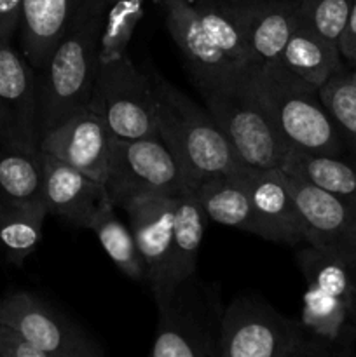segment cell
I'll list each match as a JSON object with an SVG mask.
<instances>
[{
  "mask_svg": "<svg viewBox=\"0 0 356 357\" xmlns=\"http://www.w3.org/2000/svg\"><path fill=\"white\" fill-rule=\"evenodd\" d=\"M334 349L265 300L239 296L223 310L222 357H330Z\"/></svg>",
  "mask_w": 356,
  "mask_h": 357,
  "instance_id": "cell-5",
  "label": "cell"
},
{
  "mask_svg": "<svg viewBox=\"0 0 356 357\" xmlns=\"http://www.w3.org/2000/svg\"><path fill=\"white\" fill-rule=\"evenodd\" d=\"M355 0H299V20L337 44Z\"/></svg>",
  "mask_w": 356,
  "mask_h": 357,
  "instance_id": "cell-31",
  "label": "cell"
},
{
  "mask_svg": "<svg viewBox=\"0 0 356 357\" xmlns=\"http://www.w3.org/2000/svg\"><path fill=\"white\" fill-rule=\"evenodd\" d=\"M320 96L341 129L349 157L356 162V87L349 75V68L327 80L320 87Z\"/></svg>",
  "mask_w": 356,
  "mask_h": 357,
  "instance_id": "cell-29",
  "label": "cell"
},
{
  "mask_svg": "<svg viewBox=\"0 0 356 357\" xmlns=\"http://www.w3.org/2000/svg\"><path fill=\"white\" fill-rule=\"evenodd\" d=\"M175 204L170 195H143L122 206L145 265V282L152 295L164 291L173 244Z\"/></svg>",
  "mask_w": 356,
  "mask_h": 357,
  "instance_id": "cell-13",
  "label": "cell"
},
{
  "mask_svg": "<svg viewBox=\"0 0 356 357\" xmlns=\"http://www.w3.org/2000/svg\"><path fill=\"white\" fill-rule=\"evenodd\" d=\"M145 0H114L107 7L100 40V61L121 58L128 54V44L133 31L143 16Z\"/></svg>",
  "mask_w": 356,
  "mask_h": 357,
  "instance_id": "cell-30",
  "label": "cell"
},
{
  "mask_svg": "<svg viewBox=\"0 0 356 357\" xmlns=\"http://www.w3.org/2000/svg\"><path fill=\"white\" fill-rule=\"evenodd\" d=\"M47 215L45 204L0 201V253L7 261L23 265L24 258L37 250Z\"/></svg>",
  "mask_w": 356,
  "mask_h": 357,
  "instance_id": "cell-25",
  "label": "cell"
},
{
  "mask_svg": "<svg viewBox=\"0 0 356 357\" xmlns=\"http://www.w3.org/2000/svg\"><path fill=\"white\" fill-rule=\"evenodd\" d=\"M234 10L243 23L253 70L278 63L290 35L299 24V0H279Z\"/></svg>",
  "mask_w": 356,
  "mask_h": 357,
  "instance_id": "cell-17",
  "label": "cell"
},
{
  "mask_svg": "<svg viewBox=\"0 0 356 357\" xmlns=\"http://www.w3.org/2000/svg\"><path fill=\"white\" fill-rule=\"evenodd\" d=\"M339 51H341L342 59L349 68H356V0L349 13L348 23L339 37Z\"/></svg>",
  "mask_w": 356,
  "mask_h": 357,
  "instance_id": "cell-34",
  "label": "cell"
},
{
  "mask_svg": "<svg viewBox=\"0 0 356 357\" xmlns=\"http://www.w3.org/2000/svg\"><path fill=\"white\" fill-rule=\"evenodd\" d=\"M281 171L318 185L356 213V162L351 157L316 155L290 149Z\"/></svg>",
  "mask_w": 356,
  "mask_h": 357,
  "instance_id": "cell-24",
  "label": "cell"
},
{
  "mask_svg": "<svg viewBox=\"0 0 356 357\" xmlns=\"http://www.w3.org/2000/svg\"><path fill=\"white\" fill-rule=\"evenodd\" d=\"M300 321L316 337L327 342L335 354H348L356 330V317L344 300L325 293L313 284H306L302 296Z\"/></svg>",
  "mask_w": 356,
  "mask_h": 357,
  "instance_id": "cell-23",
  "label": "cell"
},
{
  "mask_svg": "<svg viewBox=\"0 0 356 357\" xmlns=\"http://www.w3.org/2000/svg\"><path fill=\"white\" fill-rule=\"evenodd\" d=\"M166 26L184 54L201 94L243 79L246 73L230 61L202 28L194 3L188 0H161Z\"/></svg>",
  "mask_w": 356,
  "mask_h": 357,
  "instance_id": "cell-10",
  "label": "cell"
},
{
  "mask_svg": "<svg viewBox=\"0 0 356 357\" xmlns=\"http://www.w3.org/2000/svg\"><path fill=\"white\" fill-rule=\"evenodd\" d=\"M105 2H107V6H110V3L114 2V0H105Z\"/></svg>",
  "mask_w": 356,
  "mask_h": 357,
  "instance_id": "cell-39",
  "label": "cell"
},
{
  "mask_svg": "<svg viewBox=\"0 0 356 357\" xmlns=\"http://www.w3.org/2000/svg\"><path fill=\"white\" fill-rule=\"evenodd\" d=\"M114 208L115 206L110 201H105L94 213L87 229L93 230L105 253L122 274L133 281L145 282V265L140 257L131 229L117 218Z\"/></svg>",
  "mask_w": 356,
  "mask_h": 357,
  "instance_id": "cell-26",
  "label": "cell"
},
{
  "mask_svg": "<svg viewBox=\"0 0 356 357\" xmlns=\"http://www.w3.org/2000/svg\"><path fill=\"white\" fill-rule=\"evenodd\" d=\"M250 73L202 94L205 107L246 166L283 169L290 146L255 93Z\"/></svg>",
  "mask_w": 356,
  "mask_h": 357,
  "instance_id": "cell-6",
  "label": "cell"
},
{
  "mask_svg": "<svg viewBox=\"0 0 356 357\" xmlns=\"http://www.w3.org/2000/svg\"><path fill=\"white\" fill-rule=\"evenodd\" d=\"M253 209L265 230V241L299 246L306 244V229L281 169H250L244 173Z\"/></svg>",
  "mask_w": 356,
  "mask_h": 357,
  "instance_id": "cell-15",
  "label": "cell"
},
{
  "mask_svg": "<svg viewBox=\"0 0 356 357\" xmlns=\"http://www.w3.org/2000/svg\"><path fill=\"white\" fill-rule=\"evenodd\" d=\"M23 0H0V40H13L21 24Z\"/></svg>",
  "mask_w": 356,
  "mask_h": 357,
  "instance_id": "cell-33",
  "label": "cell"
},
{
  "mask_svg": "<svg viewBox=\"0 0 356 357\" xmlns=\"http://www.w3.org/2000/svg\"><path fill=\"white\" fill-rule=\"evenodd\" d=\"M353 312H355V317H356V300H355V309H353Z\"/></svg>",
  "mask_w": 356,
  "mask_h": 357,
  "instance_id": "cell-40",
  "label": "cell"
},
{
  "mask_svg": "<svg viewBox=\"0 0 356 357\" xmlns=\"http://www.w3.org/2000/svg\"><path fill=\"white\" fill-rule=\"evenodd\" d=\"M107 197L115 208L143 195L178 197L192 190L187 176L161 138L126 139L114 136L107 176Z\"/></svg>",
  "mask_w": 356,
  "mask_h": 357,
  "instance_id": "cell-7",
  "label": "cell"
},
{
  "mask_svg": "<svg viewBox=\"0 0 356 357\" xmlns=\"http://www.w3.org/2000/svg\"><path fill=\"white\" fill-rule=\"evenodd\" d=\"M348 68H349V66H348ZM349 75H351L353 84H355V87H356V68H349Z\"/></svg>",
  "mask_w": 356,
  "mask_h": 357,
  "instance_id": "cell-37",
  "label": "cell"
},
{
  "mask_svg": "<svg viewBox=\"0 0 356 357\" xmlns=\"http://www.w3.org/2000/svg\"><path fill=\"white\" fill-rule=\"evenodd\" d=\"M2 323L13 326L47 357H103L105 349L72 319L30 291L2 300Z\"/></svg>",
  "mask_w": 356,
  "mask_h": 357,
  "instance_id": "cell-9",
  "label": "cell"
},
{
  "mask_svg": "<svg viewBox=\"0 0 356 357\" xmlns=\"http://www.w3.org/2000/svg\"><path fill=\"white\" fill-rule=\"evenodd\" d=\"M349 271H351V275H353V282H355V288H356V261L355 264L349 265Z\"/></svg>",
  "mask_w": 356,
  "mask_h": 357,
  "instance_id": "cell-36",
  "label": "cell"
},
{
  "mask_svg": "<svg viewBox=\"0 0 356 357\" xmlns=\"http://www.w3.org/2000/svg\"><path fill=\"white\" fill-rule=\"evenodd\" d=\"M89 108L117 138H159L154 84L128 54L100 61Z\"/></svg>",
  "mask_w": 356,
  "mask_h": 357,
  "instance_id": "cell-8",
  "label": "cell"
},
{
  "mask_svg": "<svg viewBox=\"0 0 356 357\" xmlns=\"http://www.w3.org/2000/svg\"><path fill=\"white\" fill-rule=\"evenodd\" d=\"M154 300L159 319L150 356L222 357L225 307L215 286L205 284L194 274L154 295Z\"/></svg>",
  "mask_w": 356,
  "mask_h": 357,
  "instance_id": "cell-4",
  "label": "cell"
},
{
  "mask_svg": "<svg viewBox=\"0 0 356 357\" xmlns=\"http://www.w3.org/2000/svg\"><path fill=\"white\" fill-rule=\"evenodd\" d=\"M290 190L306 229V244L341 258L348 267L356 261V213L311 181L286 174Z\"/></svg>",
  "mask_w": 356,
  "mask_h": 357,
  "instance_id": "cell-11",
  "label": "cell"
},
{
  "mask_svg": "<svg viewBox=\"0 0 356 357\" xmlns=\"http://www.w3.org/2000/svg\"><path fill=\"white\" fill-rule=\"evenodd\" d=\"M44 155V204L49 215H58L75 227L87 229L94 213L108 201L103 183L70 164Z\"/></svg>",
  "mask_w": 356,
  "mask_h": 357,
  "instance_id": "cell-16",
  "label": "cell"
},
{
  "mask_svg": "<svg viewBox=\"0 0 356 357\" xmlns=\"http://www.w3.org/2000/svg\"><path fill=\"white\" fill-rule=\"evenodd\" d=\"M201 2L215 3V6H222V7H230V9H248V7L262 6V3L279 2V0H201Z\"/></svg>",
  "mask_w": 356,
  "mask_h": 357,
  "instance_id": "cell-35",
  "label": "cell"
},
{
  "mask_svg": "<svg viewBox=\"0 0 356 357\" xmlns=\"http://www.w3.org/2000/svg\"><path fill=\"white\" fill-rule=\"evenodd\" d=\"M192 3H194L195 10H198L202 28L208 33V37L212 38L213 44L230 61L236 63L241 70L253 72L239 14L234 9H229V7L215 6V3L201 2V0H195Z\"/></svg>",
  "mask_w": 356,
  "mask_h": 357,
  "instance_id": "cell-27",
  "label": "cell"
},
{
  "mask_svg": "<svg viewBox=\"0 0 356 357\" xmlns=\"http://www.w3.org/2000/svg\"><path fill=\"white\" fill-rule=\"evenodd\" d=\"M206 223H208V216H206L195 192L188 190L178 195L177 204H175L173 244H171L170 267H168L164 291L195 274L199 248H201L202 237H205Z\"/></svg>",
  "mask_w": 356,
  "mask_h": 357,
  "instance_id": "cell-22",
  "label": "cell"
},
{
  "mask_svg": "<svg viewBox=\"0 0 356 357\" xmlns=\"http://www.w3.org/2000/svg\"><path fill=\"white\" fill-rule=\"evenodd\" d=\"M0 357H47L13 326L0 324Z\"/></svg>",
  "mask_w": 356,
  "mask_h": 357,
  "instance_id": "cell-32",
  "label": "cell"
},
{
  "mask_svg": "<svg viewBox=\"0 0 356 357\" xmlns=\"http://www.w3.org/2000/svg\"><path fill=\"white\" fill-rule=\"evenodd\" d=\"M188 2H194V0H188Z\"/></svg>",
  "mask_w": 356,
  "mask_h": 357,
  "instance_id": "cell-41",
  "label": "cell"
},
{
  "mask_svg": "<svg viewBox=\"0 0 356 357\" xmlns=\"http://www.w3.org/2000/svg\"><path fill=\"white\" fill-rule=\"evenodd\" d=\"M157 108V132L187 176L192 190L206 178L243 174L250 166L241 160L212 117L156 72H150Z\"/></svg>",
  "mask_w": 356,
  "mask_h": 357,
  "instance_id": "cell-2",
  "label": "cell"
},
{
  "mask_svg": "<svg viewBox=\"0 0 356 357\" xmlns=\"http://www.w3.org/2000/svg\"><path fill=\"white\" fill-rule=\"evenodd\" d=\"M0 135L38 145L37 73L13 40H0Z\"/></svg>",
  "mask_w": 356,
  "mask_h": 357,
  "instance_id": "cell-14",
  "label": "cell"
},
{
  "mask_svg": "<svg viewBox=\"0 0 356 357\" xmlns=\"http://www.w3.org/2000/svg\"><path fill=\"white\" fill-rule=\"evenodd\" d=\"M44 155L38 145L0 135V201L44 204Z\"/></svg>",
  "mask_w": 356,
  "mask_h": 357,
  "instance_id": "cell-20",
  "label": "cell"
},
{
  "mask_svg": "<svg viewBox=\"0 0 356 357\" xmlns=\"http://www.w3.org/2000/svg\"><path fill=\"white\" fill-rule=\"evenodd\" d=\"M299 265L306 284L316 286L328 295L344 300L351 305V309H355L356 288L346 261L318 248L304 244L299 253Z\"/></svg>",
  "mask_w": 356,
  "mask_h": 357,
  "instance_id": "cell-28",
  "label": "cell"
},
{
  "mask_svg": "<svg viewBox=\"0 0 356 357\" xmlns=\"http://www.w3.org/2000/svg\"><path fill=\"white\" fill-rule=\"evenodd\" d=\"M251 86L286 145L316 155L349 157L337 122L325 107L320 87L295 75L281 63L258 66Z\"/></svg>",
  "mask_w": 356,
  "mask_h": 357,
  "instance_id": "cell-3",
  "label": "cell"
},
{
  "mask_svg": "<svg viewBox=\"0 0 356 357\" xmlns=\"http://www.w3.org/2000/svg\"><path fill=\"white\" fill-rule=\"evenodd\" d=\"M114 135L103 119L86 107L68 115L40 136L42 152L82 171L103 183Z\"/></svg>",
  "mask_w": 356,
  "mask_h": 357,
  "instance_id": "cell-12",
  "label": "cell"
},
{
  "mask_svg": "<svg viewBox=\"0 0 356 357\" xmlns=\"http://www.w3.org/2000/svg\"><path fill=\"white\" fill-rule=\"evenodd\" d=\"M278 63L316 87H321L335 73L348 68L339 45L300 23V20L290 35Z\"/></svg>",
  "mask_w": 356,
  "mask_h": 357,
  "instance_id": "cell-21",
  "label": "cell"
},
{
  "mask_svg": "<svg viewBox=\"0 0 356 357\" xmlns=\"http://www.w3.org/2000/svg\"><path fill=\"white\" fill-rule=\"evenodd\" d=\"M194 192L208 220L265 239V230L253 209L244 173L206 178Z\"/></svg>",
  "mask_w": 356,
  "mask_h": 357,
  "instance_id": "cell-19",
  "label": "cell"
},
{
  "mask_svg": "<svg viewBox=\"0 0 356 357\" xmlns=\"http://www.w3.org/2000/svg\"><path fill=\"white\" fill-rule=\"evenodd\" d=\"M87 0H23L21 47L35 73L40 72L56 44Z\"/></svg>",
  "mask_w": 356,
  "mask_h": 357,
  "instance_id": "cell-18",
  "label": "cell"
},
{
  "mask_svg": "<svg viewBox=\"0 0 356 357\" xmlns=\"http://www.w3.org/2000/svg\"><path fill=\"white\" fill-rule=\"evenodd\" d=\"M0 324H2V300H0Z\"/></svg>",
  "mask_w": 356,
  "mask_h": 357,
  "instance_id": "cell-38",
  "label": "cell"
},
{
  "mask_svg": "<svg viewBox=\"0 0 356 357\" xmlns=\"http://www.w3.org/2000/svg\"><path fill=\"white\" fill-rule=\"evenodd\" d=\"M105 0H87L59 38L47 63L37 72L38 136L58 122L89 107L100 66Z\"/></svg>",
  "mask_w": 356,
  "mask_h": 357,
  "instance_id": "cell-1",
  "label": "cell"
}]
</instances>
